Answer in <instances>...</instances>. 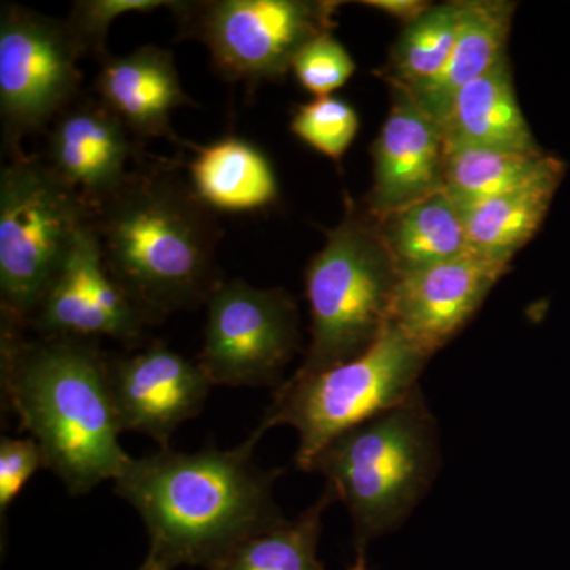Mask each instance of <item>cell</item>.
Returning a JSON list of instances; mask_svg holds the SVG:
<instances>
[{
	"mask_svg": "<svg viewBox=\"0 0 570 570\" xmlns=\"http://www.w3.org/2000/svg\"><path fill=\"white\" fill-rule=\"evenodd\" d=\"M265 433L258 425L230 450L165 448L129 460L115 491L141 517L149 558L168 570H209L243 540L287 520L273 497L281 471H264L254 461Z\"/></svg>",
	"mask_w": 570,
	"mask_h": 570,
	"instance_id": "obj_1",
	"label": "cell"
},
{
	"mask_svg": "<svg viewBox=\"0 0 570 570\" xmlns=\"http://www.w3.org/2000/svg\"><path fill=\"white\" fill-rule=\"evenodd\" d=\"M110 358L96 341L40 336L26 340L2 326L0 381L21 430L43 453L45 468L70 494L115 480L132 456L119 444Z\"/></svg>",
	"mask_w": 570,
	"mask_h": 570,
	"instance_id": "obj_2",
	"label": "cell"
},
{
	"mask_svg": "<svg viewBox=\"0 0 570 570\" xmlns=\"http://www.w3.org/2000/svg\"><path fill=\"white\" fill-rule=\"evenodd\" d=\"M92 224L108 273L149 324L208 302L224 281L216 214L171 170L130 174Z\"/></svg>",
	"mask_w": 570,
	"mask_h": 570,
	"instance_id": "obj_3",
	"label": "cell"
},
{
	"mask_svg": "<svg viewBox=\"0 0 570 570\" xmlns=\"http://www.w3.org/2000/svg\"><path fill=\"white\" fill-rule=\"evenodd\" d=\"M439 466L436 420L420 387L318 452L307 471L324 475L348 510L355 543L352 568L367 570V546L409 519Z\"/></svg>",
	"mask_w": 570,
	"mask_h": 570,
	"instance_id": "obj_4",
	"label": "cell"
},
{
	"mask_svg": "<svg viewBox=\"0 0 570 570\" xmlns=\"http://www.w3.org/2000/svg\"><path fill=\"white\" fill-rule=\"evenodd\" d=\"M400 269L376 219L348 204L326 232L305 273L311 343L295 376H309L365 354L390 322Z\"/></svg>",
	"mask_w": 570,
	"mask_h": 570,
	"instance_id": "obj_5",
	"label": "cell"
},
{
	"mask_svg": "<svg viewBox=\"0 0 570 570\" xmlns=\"http://www.w3.org/2000/svg\"><path fill=\"white\" fill-rule=\"evenodd\" d=\"M92 206L47 160L18 154L0 174L2 326L31 325Z\"/></svg>",
	"mask_w": 570,
	"mask_h": 570,
	"instance_id": "obj_6",
	"label": "cell"
},
{
	"mask_svg": "<svg viewBox=\"0 0 570 570\" xmlns=\"http://www.w3.org/2000/svg\"><path fill=\"white\" fill-rule=\"evenodd\" d=\"M431 356L389 324L365 354L309 376H292L276 389L261 426L298 433L296 466L307 471L318 452L374 415L403 403Z\"/></svg>",
	"mask_w": 570,
	"mask_h": 570,
	"instance_id": "obj_7",
	"label": "cell"
},
{
	"mask_svg": "<svg viewBox=\"0 0 570 570\" xmlns=\"http://www.w3.org/2000/svg\"><path fill=\"white\" fill-rule=\"evenodd\" d=\"M340 2L309 0H209L175 2L184 39L200 41L214 69L228 81L261 82L283 78L296 52L332 32Z\"/></svg>",
	"mask_w": 570,
	"mask_h": 570,
	"instance_id": "obj_8",
	"label": "cell"
},
{
	"mask_svg": "<svg viewBox=\"0 0 570 570\" xmlns=\"http://www.w3.org/2000/svg\"><path fill=\"white\" fill-rule=\"evenodd\" d=\"M85 48L67 21L3 3L0 13V119L3 151L18 156L28 135L39 132L70 107L81 85Z\"/></svg>",
	"mask_w": 570,
	"mask_h": 570,
	"instance_id": "obj_9",
	"label": "cell"
},
{
	"mask_svg": "<svg viewBox=\"0 0 570 570\" xmlns=\"http://www.w3.org/2000/svg\"><path fill=\"white\" fill-rule=\"evenodd\" d=\"M299 314L284 288L223 281L206 302L198 365L213 385L281 387L299 351Z\"/></svg>",
	"mask_w": 570,
	"mask_h": 570,
	"instance_id": "obj_10",
	"label": "cell"
},
{
	"mask_svg": "<svg viewBox=\"0 0 570 570\" xmlns=\"http://www.w3.org/2000/svg\"><path fill=\"white\" fill-rule=\"evenodd\" d=\"M148 324L108 273L91 220L75 239L31 325L41 336H108L135 344Z\"/></svg>",
	"mask_w": 570,
	"mask_h": 570,
	"instance_id": "obj_11",
	"label": "cell"
},
{
	"mask_svg": "<svg viewBox=\"0 0 570 570\" xmlns=\"http://www.w3.org/2000/svg\"><path fill=\"white\" fill-rule=\"evenodd\" d=\"M509 266L472 249L400 273L390 322L428 355L453 340L474 317Z\"/></svg>",
	"mask_w": 570,
	"mask_h": 570,
	"instance_id": "obj_12",
	"label": "cell"
},
{
	"mask_svg": "<svg viewBox=\"0 0 570 570\" xmlns=\"http://www.w3.org/2000/svg\"><path fill=\"white\" fill-rule=\"evenodd\" d=\"M116 412L122 431L146 434L160 445L204 407L214 387L198 363L164 343L108 362Z\"/></svg>",
	"mask_w": 570,
	"mask_h": 570,
	"instance_id": "obj_13",
	"label": "cell"
},
{
	"mask_svg": "<svg viewBox=\"0 0 570 570\" xmlns=\"http://www.w3.org/2000/svg\"><path fill=\"white\" fill-rule=\"evenodd\" d=\"M392 96L373 146V186L365 208L374 219L444 190L445 142L438 122L403 89L392 88Z\"/></svg>",
	"mask_w": 570,
	"mask_h": 570,
	"instance_id": "obj_14",
	"label": "cell"
},
{
	"mask_svg": "<svg viewBox=\"0 0 570 570\" xmlns=\"http://www.w3.org/2000/svg\"><path fill=\"white\" fill-rule=\"evenodd\" d=\"M130 154L129 129L121 119L100 102L82 104L56 118L47 163L94 209L129 178Z\"/></svg>",
	"mask_w": 570,
	"mask_h": 570,
	"instance_id": "obj_15",
	"label": "cell"
},
{
	"mask_svg": "<svg viewBox=\"0 0 570 570\" xmlns=\"http://www.w3.org/2000/svg\"><path fill=\"white\" fill-rule=\"evenodd\" d=\"M94 88L100 104L142 138L176 140L171 112L195 105L184 91L174 55L154 45L129 55H108L100 61Z\"/></svg>",
	"mask_w": 570,
	"mask_h": 570,
	"instance_id": "obj_16",
	"label": "cell"
},
{
	"mask_svg": "<svg viewBox=\"0 0 570 570\" xmlns=\"http://www.w3.org/2000/svg\"><path fill=\"white\" fill-rule=\"evenodd\" d=\"M445 146L491 151L543 153L517 100L508 56L468 82L438 121Z\"/></svg>",
	"mask_w": 570,
	"mask_h": 570,
	"instance_id": "obj_17",
	"label": "cell"
},
{
	"mask_svg": "<svg viewBox=\"0 0 570 570\" xmlns=\"http://www.w3.org/2000/svg\"><path fill=\"white\" fill-rule=\"evenodd\" d=\"M189 186L214 214L262 212L279 198L273 164L258 146L239 137H224L195 149Z\"/></svg>",
	"mask_w": 570,
	"mask_h": 570,
	"instance_id": "obj_18",
	"label": "cell"
},
{
	"mask_svg": "<svg viewBox=\"0 0 570 570\" xmlns=\"http://www.w3.org/2000/svg\"><path fill=\"white\" fill-rule=\"evenodd\" d=\"M515 3L502 0L463 2L459 36L444 69L407 92L434 121L444 116L455 94L505 58ZM396 89V88H395Z\"/></svg>",
	"mask_w": 570,
	"mask_h": 570,
	"instance_id": "obj_19",
	"label": "cell"
},
{
	"mask_svg": "<svg viewBox=\"0 0 570 570\" xmlns=\"http://www.w3.org/2000/svg\"><path fill=\"white\" fill-rule=\"evenodd\" d=\"M561 181L562 178L546 179L513 193L460 206L469 249L509 266L521 247L538 234Z\"/></svg>",
	"mask_w": 570,
	"mask_h": 570,
	"instance_id": "obj_20",
	"label": "cell"
},
{
	"mask_svg": "<svg viewBox=\"0 0 570 570\" xmlns=\"http://www.w3.org/2000/svg\"><path fill=\"white\" fill-rule=\"evenodd\" d=\"M566 167L546 153L515 154L445 146L442 189L459 206L513 193L551 178H564Z\"/></svg>",
	"mask_w": 570,
	"mask_h": 570,
	"instance_id": "obj_21",
	"label": "cell"
},
{
	"mask_svg": "<svg viewBox=\"0 0 570 570\" xmlns=\"http://www.w3.org/2000/svg\"><path fill=\"white\" fill-rule=\"evenodd\" d=\"M376 223L400 273L449 261L469 249L463 214L444 190Z\"/></svg>",
	"mask_w": 570,
	"mask_h": 570,
	"instance_id": "obj_22",
	"label": "cell"
},
{
	"mask_svg": "<svg viewBox=\"0 0 570 570\" xmlns=\"http://www.w3.org/2000/svg\"><path fill=\"white\" fill-rule=\"evenodd\" d=\"M333 501L335 491L326 485L321 498L295 520L243 540L209 570H326L317 549L322 519Z\"/></svg>",
	"mask_w": 570,
	"mask_h": 570,
	"instance_id": "obj_23",
	"label": "cell"
},
{
	"mask_svg": "<svg viewBox=\"0 0 570 570\" xmlns=\"http://www.w3.org/2000/svg\"><path fill=\"white\" fill-rule=\"evenodd\" d=\"M461 13L463 2L442 3L404 26L387 66L379 71L390 88L415 91L444 69L459 36Z\"/></svg>",
	"mask_w": 570,
	"mask_h": 570,
	"instance_id": "obj_24",
	"label": "cell"
},
{
	"mask_svg": "<svg viewBox=\"0 0 570 570\" xmlns=\"http://www.w3.org/2000/svg\"><path fill=\"white\" fill-rule=\"evenodd\" d=\"M358 129V112L335 96L298 105L291 121V130L299 141L332 160L343 159Z\"/></svg>",
	"mask_w": 570,
	"mask_h": 570,
	"instance_id": "obj_25",
	"label": "cell"
},
{
	"mask_svg": "<svg viewBox=\"0 0 570 570\" xmlns=\"http://www.w3.org/2000/svg\"><path fill=\"white\" fill-rule=\"evenodd\" d=\"M355 70L354 58L346 47L332 32H324L296 52L291 71L307 92L326 97L343 88Z\"/></svg>",
	"mask_w": 570,
	"mask_h": 570,
	"instance_id": "obj_26",
	"label": "cell"
},
{
	"mask_svg": "<svg viewBox=\"0 0 570 570\" xmlns=\"http://www.w3.org/2000/svg\"><path fill=\"white\" fill-rule=\"evenodd\" d=\"M174 3L165 0H78L71 7L67 24L85 51L102 61L108 56L107 37L115 20L124 14L171 9Z\"/></svg>",
	"mask_w": 570,
	"mask_h": 570,
	"instance_id": "obj_27",
	"label": "cell"
},
{
	"mask_svg": "<svg viewBox=\"0 0 570 570\" xmlns=\"http://www.w3.org/2000/svg\"><path fill=\"white\" fill-rule=\"evenodd\" d=\"M40 468H45L43 453L32 438H2L0 441V513L2 517Z\"/></svg>",
	"mask_w": 570,
	"mask_h": 570,
	"instance_id": "obj_28",
	"label": "cell"
},
{
	"mask_svg": "<svg viewBox=\"0 0 570 570\" xmlns=\"http://www.w3.org/2000/svg\"><path fill=\"white\" fill-rule=\"evenodd\" d=\"M363 6L396 18V20L403 21L404 26L419 20L433 7L423 0H366Z\"/></svg>",
	"mask_w": 570,
	"mask_h": 570,
	"instance_id": "obj_29",
	"label": "cell"
},
{
	"mask_svg": "<svg viewBox=\"0 0 570 570\" xmlns=\"http://www.w3.org/2000/svg\"><path fill=\"white\" fill-rule=\"evenodd\" d=\"M137 570H168L164 568L159 562L154 561L153 558L146 557V560L142 561V564Z\"/></svg>",
	"mask_w": 570,
	"mask_h": 570,
	"instance_id": "obj_30",
	"label": "cell"
},
{
	"mask_svg": "<svg viewBox=\"0 0 570 570\" xmlns=\"http://www.w3.org/2000/svg\"><path fill=\"white\" fill-rule=\"evenodd\" d=\"M351 570H358V569H355V568H351Z\"/></svg>",
	"mask_w": 570,
	"mask_h": 570,
	"instance_id": "obj_31",
	"label": "cell"
}]
</instances>
